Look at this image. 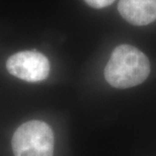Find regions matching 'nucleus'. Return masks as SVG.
Instances as JSON below:
<instances>
[{
  "label": "nucleus",
  "instance_id": "obj_4",
  "mask_svg": "<svg viewBox=\"0 0 156 156\" xmlns=\"http://www.w3.org/2000/svg\"><path fill=\"white\" fill-rule=\"evenodd\" d=\"M118 9L134 26H145L156 20V0H120Z\"/></svg>",
  "mask_w": 156,
  "mask_h": 156
},
{
  "label": "nucleus",
  "instance_id": "obj_2",
  "mask_svg": "<svg viewBox=\"0 0 156 156\" xmlns=\"http://www.w3.org/2000/svg\"><path fill=\"white\" fill-rule=\"evenodd\" d=\"M14 156H53L54 134L51 127L42 121L23 124L12 137Z\"/></svg>",
  "mask_w": 156,
  "mask_h": 156
},
{
  "label": "nucleus",
  "instance_id": "obj_5",
  "mask_svg": "<svg viewBox=\"0 0 156 156\" xmlns=\"http://www.w3.org/2000/svg\"><path fill=\"white\" fill-rule=\"evenodd\" d=\"M115 0H85V2L91 7L94 8H104L105 6L112 4Z\"/></svg>",
  "mask_w": 156,
  "mask_h": 156
},
{
  "label": "nucleus",
  "instance_id": "obj_3",
  "mask_svg": "<svg viewBox=\"0 0 156 156\" xmlns=\"http://www.w3.org/2000/svg\"><path fill=\"white\" fill-rule=\"evenodd\" d=\"M8 72L27 82H39L50 73V62L42 53L23 51L12 55L6 62Z\"/></svg>",
  "mask_w": 156,
  "mask_h": 156
},
{
  "label": "nucleus",
  "instance_id": "obj_1",
  "mask_svg": "<svg viewBox=\"0 0 156 156\" xmlns=\"http://www.w3.org/2000/svg\"><path fill=\"white\" fill-rule=\"evenodd\" d=\"M150 63L146 55L130 45H121L114 50L105 69V77L116 88H129L147 79Z\"/></svg>",
  "mask_w": 156,
  "mask_h": 156
}]
</instances>
